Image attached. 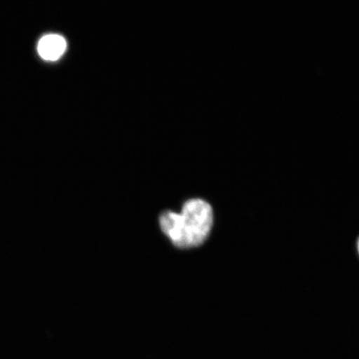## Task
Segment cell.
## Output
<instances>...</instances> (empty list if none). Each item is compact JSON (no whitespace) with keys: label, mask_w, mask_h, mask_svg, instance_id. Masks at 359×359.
<instances>
[{"label":"cell","mask_w":359,"mask_h":359,"mask_svg":"<svg viewBox=\"0 0 359 359\" xmlns=\"http://www.w3.org/2000/svg\"><path fill=\"white\" fill-rule=\"evenodd\" d=\"M67 50L66 39L60 34L44 35L38 43V52L44 60L56 61L65 55Z\"/></svg>","instance_id":"obj_2"},{"label":"cell","mask_w":359,"mask_h":359,"mask_svg":"<svg viewBox=\"0 0 359 359\" xmlns=\"http://www.w3.org/2000/svg\"><path fill=\"white\" fill-rule=\"evenodd\" d=\"M358 252H359V241H358Z\"/></svg>","instance_id":"obj_3"},{"label":"cell","mask_w":359,"mask_h":359,"mask_svg":"<svg viewBox=\"0 0 359 359\" xmlns=\"http://www.w3.org/2000/svg\"><path fill=\"white\" fill-rule=\"evenodd\" d=\"M160 226L175 246L189 249L204 243L213 226V210L208 202L191 199L183 205L181 213L165 212Z\"/></svg>","instance_id":"obj_1"}]
</instances>
